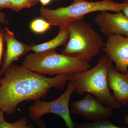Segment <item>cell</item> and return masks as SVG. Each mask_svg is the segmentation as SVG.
Returning <instances> with one entry per match:
<instances>
[{
  "mask_svg": "<svg viewBox=\"0 0 128 128\" xmlns=\"http://www.w3.org/2000/svg\"><path fill=\"white\" fill-rule=\"evenodd\" d=\"M74 128H128L118 127L114 124L107 119L92 122L89 123L75 124Z\"/></svg>",
  "mask_w": 128,
  "mask_h": 128,
  "instance_id": "obj_13",
  "label": "cell"
},
{
  "mask_svg": "<svg viewBox=\"0 0 128 128\" xmlns=\"http://www.w3.org/2000/svg\"><path fill=\"white\" fill-rule=\"evenodd\" d=\"M108 86L113 92L114 98L122 106L128 105V79L124 73H120L114 66L109 72Z\"/></svg>",
  "mask_w": 128,
  "mask_h": 128,
  "instance_id": "obj_11",
  "label": "cell"
},
{
  "mask_svg": "<svg viewBox=\"0 0 128 128\" xmlns=\"http://www.w3.org/2000/svg\"><path fill=\"white\" fill-rule=\"evenodd\" d=\"M113 65L106 54L102 56L96 66L86 71L70 74V80L79 95L89 93L98 98L104 105L112 109L121 105L110 92L108 86L109 72Z\"/></svg>",
  "mask_w": 128,
  "mask_h": 128,
  "instance_id": "obj_2",
  "label": "cell"
},
{
  "mask_svg": "<svg viewBox=\"0 0 128 128\" xmlns=\"http://www.w3.org/2000/svg\"><path fill=\"white\" fill-rule=\"evenodd\" d=\"M122 2H124L126 4L122 12L124 15L128 18V0H123Z\"/></svg>",
  "mask_w": 128,
  "mask_h": 128,
  "instance_id": "obj_20",
  "label": "cell"
},
{
  "mask_svg": "<svg viewBox=\"0 0 128 128\" xmlns=\"http://www.w3.org/2000/svg\"><path fill=\"white\" fill-rule=\"evenodd\" d=\"M51 25L48 22L43 18H36L30 24V29L35 33L43 34L48 31Z\"/></svg>",
  "mask_w": 128,
  "mask_h": 128,
  "instance_id": "obj_14",
  "label": "cell"
},
{
  "mask_svg": "<svg viewBox=\"0 0 128 128\" xmlns=\"http://www.w3.org/2000/svg\"><path fill=\"white\" fill-rule=\"evenodd\" d=\"M10 0H0V10L3 8H10Z\"/></svg>",
  "mask_w": 128,
  "mask_h": 128,
  "instance_id": "obj_18",
  "label": "cell"
},
{
  "mask_svg": "<svg viewBox=\"0 0 128 128\" xmlns=\"http://www.w3.org/2000/svg\"><path fill=\"white\" fill-rule=\"evenodd\" d=\"M4 41V29H2L0 30V67L3 51Z\"/></svg>",
  "mask_w": 128,
  "mask_h": 128,
  "instance_id": "obj_17",
  "label": "cell"
},
{
  "mask_svg": "<svg viewBox=\"0 0 128 128\" xmlns=\"http://www.w3.org/2000/svg\"></svg>",
  "mask_w": 128,
  "mask_h": 128,
  "instance_id": "obj_27",
  "label": "cell"
},
{
  "mask_svg": "<svg viewBox=\"0 0 128 128\" xmlns=\"http://www.w3.org/2000/svg\"><path fill=\"white\" fill-rule=\"evenodd\" d=\"M94 20L106 36L117 34L128 37V18L122 12L112 14L108 11L100 12Z\"/></svg>",
  "mask_w": 128,
  "mask_h": 128,
  "instance_id": "obj_9",
  "label": "cell"
},
{
  "mask_svg": "<svg viewBox=\"0 0 128 128\" xmlns=\"http://www.w3.org/2000/svg\"><path fill=\"white\" fill-rule=\"evenodd\" d=\"M60 30L57 36L52 39L40 44L30 45L31 50L34 53L40 52L46 50H56L60 46H66L69 38L70 34L68 24L59 27Z\"/></svg>",
  "mask_w": 128,
  "mask_h": 128,
  "instance_id": "obj_12",
  "label": "cell"
},
{
  "mask_svg": "<svg viewBox=\"0 0 128 128\" xmlns=\"http://www.w3.org/2000/svg\"><path fill=\"white\" fill-rule=\"evenodd\" d=\"M70 74L48 78L22 66L12 64L0 79V108L12 114L19 103L45 97L49 89H63Z\"/></svg>",
  "mask_w": 128,
  "mask_h": 128,
  "instance_id": "obj_1",
  "label": "cell"
},
{
  "mask_svg": "<svg viewBox=\"0 0 128 128\" xmlns=\"http://www.w3.org/2000/svg\"><path fill=\"white\" fill-rule=\"evenodd\" d=\"M35 5L34 0H10V8L18 12L24 8H30Z\"/></svg>",
  "mask_w": 128,
  "mask_h": 128,
  "instance_id": "obj_15",
  "label": "cell"
},
{
  "mask_svg": "<svg viewBox=\"0 0 128 128\" xmlns=\"http://www.w3.org/2000/svg\"><path fill=\"white\" fill-rule=\"evenodd\" d=\"M4 112L0 108V124L4 120Z\"/></svg>",
  "mask_w": 128,
  "mask_h": 128,
  "instance_id": "obj_23",
  "label": "cell"
},
{
  "mask_svg": "<svg viewBox=\"0 0 128 128\" xmlns=\"http://www.w3.org/2000/svg\"><path fill=\"white\" fill-rule=\"evenodd\" d=\"M70 107V114H79L92 122L108 119L112 114V109L89 93L82 99L72 102Z\"/></svg>",
  "mask_w": 128,
  "mask_h": 128,
  "instance_id": "obj_7",
  "label": "cell"
},
{
  "mask_svg": "<svg viewBox=\"0 0 128 128\" xmlns=\"http://www.w3.org/2000/svg\"><path fill=\"white\" fill-rule=\"evenodd\" d=\"M51 0H39V1L40 2L41 4L43 6H46L48 4Z\"/></svg>",
  "mask_w": 128,
  "mask_h": 128,
  "instance_id": "obj_22",
  "label": "cell"
},
{
  "mask_svg": "<svg viewBox=\"0 0 128 128\" xmlns=\"http://www.w3.org/2000/svg\"><path fill=\"white\" fill-rule=\"evenodd\" d=\"M75 91L74 86L69 81L65 92L58 98L50 102L38 100L28 109L30 118L35 122L40 120L41 117L47 114L53 113L59 115L64 120L68 128H74L70 116L69 108L72 94Z\"/></svg>",
  "mask_w": 128,
  "mask_h": 128,
  "instance_id": "obj_6",
  "label": "cell"
},
{
  "mask_svg": "<svg viewBox=\"0 0 128 128\" xmlns=\"http://www.w3.org/2000/svg\"><path fill=\"white\" fill-rule=\"evenodd\" d=\"M36 122L40 128H47L44 122L41 120H39L37 121Z\"/></svg>",
  "mask_w": 128,
  "mask_h": 128,
  "instance_id": "obj_21",
  "label": "cell"
},
{
  "mask_svg": "<svg viewBox=\"0 0 128 128\" xmlns=\"http://www.w3.org/2000/svg\"><path fill=\"white\" fill-rule=\"evenodd\" d=\"M124 75L126 76V77L128 79V72L127 73H124Z\"/></svg>",
  "mask_w": 128,
  "mask_h": 128,
  "instance_id": "obj_25",
  "label": "cell"
},
{
  "mask_svg": "<svg viewBox=\"0 0 128 128\" xmlns=\"http://www.w3.org/2000/svg\"><path fill=\"white\" fill-rule=\"evenodd\" d=\"M34 1H35V3L36 4L38 2V1H39V0H34Z\"/></svg>",
  "mask_w": 128,
  "mask_h": 128,
  "instance_id": "obj_26",
  "label": "cell"
},
{
  "mask_svg": "<svg viewBox=\"0 0 128 128\" xmlns=\"http://www.w3.org/2000/svg\"><path fill=\"white\" fill-rule=\"evenodd\" d=\"M28 124L27 118L25 117L12 123L8 122L4 120L0 124V128H34L32 124Z\"/></svg>",
  "mask_w": 128,
  "mask_h": 128,
  "instance_id": "obj_16",
  "label": "cell"
},
{
  "mask_svg": "<svg viewBox=\"0 0 128 128\" xmlns=\"http://www.w3.org/2000/svg\"><path fill=\"white\" fill-rule=\"evenodd\" d=\"M22 66L43 75L70 74L86 71L89 63L78 58L56 52V50L28 54Z\"/></svg>",
  "mask_w": 128,
  "mask_h": 128,
  "instance_id": "obj_3",
  "label": "cell"
},
{
  "mask_svg": "<svg viewBox=\"0 0 128 128\" xmlns=\"http://www.w3.org/2000/svg\"><path fill=\"white\" fill-rule=\"evenodd\" d=\"M102 50L112 62L116 69L120 73L128 72V37L114 34L107 37Z\"/></svg>",
  "mask_w": 128,
  "mask_h": 128,
  "instance_id": "obj_8",
  "label": "cell"
},
{
  "mask_svg": "<svg viewBox=\"0 0 128 128\" xmlns=\"http://www.w3.org/2000/svg\"><path fill=\"white\" fill-rule=\"evenodd\" d=\"M9 22V21L6 18V15L4 13L0 12V24H6Z\"/></svg>",
  "mask_w": 128,
  "mask_h": 128,
  "instance_id": "obj_19",
  "label": "cell"
},
{
  "mask_svg": "<svg viewBox=\"0 0 128 128\" xmlns=\"http://www.w3.org/2000/svg\"><path fill=\"white\" fill-rule=\"evenodd\" d=\"M125 122L126 124L128 125V116H126L125 118Z\"/></svg>",
  "mask_w": 128,
  "mask_h": 128,
  "instance_id": "obj_24",
  "label": "cell"
},
{
  "mask_svg": "<svg viewBox=\"0 0 128 128\" xmlns=\"http://www.w3.org/2000/svg\"><path fill=\"white\" fill-rule=\"evenodd\" d=\"M70 36L62 54L89 63L105 45L100 35L83 19L68 23Z\"/></svg>",
  "mask_w": 128,
  "mask_h": 128,
  "instance_id": "obj_5",
  "label": "cell"
},
{
  "mask_svg": "<svg viewBox=\"0 0 128 128\" xmlns=\"http://www.w3.org/2000/svg\"><path fill=\"white\" fill-rule=\"evenodd\" d=\"M4 38L6 44V50L0 70V77L4 75L14 61L32 50L31 46L18 41L14 33L8 28L6 27L4 29Z\"/></svg>",
  "mask_w": 128,
  "mask_h": 128,
  "instance_id": "obj_10",
  "label": "cell"
},
{
  "mask_svg": "<svg viewBox=\"0 0 128 128\" xmlns=\"http://www.w3.org/2000/svg\"><path fill=\"white\" fill-rule=\"evenodd\" d=\"M126 4L113 0H102L90 2L87 0H73L72 3L66 7L50 9L41 6L40 12L41 18L46 20L51 25L58 26L71 22L83 19L86 15L96 12L122 11Z\"/></svg>",
  "mask_w": 128,
  "mask_h": 128,
  "instance_id": "obj_4",
  "label": "cell"
}]
</instances>
